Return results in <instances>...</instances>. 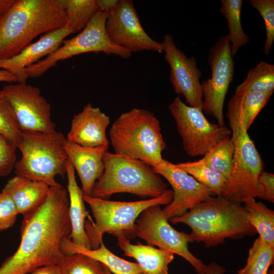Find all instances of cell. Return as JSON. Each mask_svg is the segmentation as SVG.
Segmentation results:
<instances>
[{
  "label": "cell",
  "mask_w": 274,
  "mask_h": 274,
  "mask_svg": "<svg viewBox=\"0 0 274 274\" xmlns=\"http://www.w3.org/2000/svg\"><path fill=\"white\" fill-rule=\"evenodd\" d=\"M119 0H96L99 11L107 14L114 10L117 7Z\"/></svg>",
  "instance_id": "39"
},
{
  "label": "cell",
  "mask_w": 274,
  "mask_h": 274,
  "mask_svg": "<svg viewBox=\"0 0 274 274\" xmlns=\"http://www.w3.org/2000/svg\"><path fill=\"white\" fill-rule=\"evenodd\" d=\"M73 31L67 23L64 26L41 36L17 54L7 59H0V70H6L18 79V83L26 82L28 79L24 70L27 67L41 60L61 45L64 39Z\"/></svg>",
  "instance_id": "17"
},
{
  "label": "cell",
  "mask_w": 274,
  "mask_h": 274,
  "mask_svg": "<svg viewBox=\"0 0 274 274\" xmlns=\"http://www.w3.org/2000/svg\"><path fill=\"white\" fill-rule=\"evenodd\" d=\"M219 11L227 20L231 53L232 57L239 49L249 42L248 36L244 32L241 23L242 0H221Z\"/></svg>",
  "instance_id": "25"
},
{
  "label": "cell",
  "mask_w": 274,
  "mask_h": 274,
  "mask_svg": "<svg viewBox=\"0 0 274 274\" xmlns=\"http://www.w3.org/2000/svg\"><path fill=\"white\" fill-rule=\"evenodd\" d=\"M136 236L151 246L177 254L187 261L197 274H206L207 265L193 255L188 244L194 242L190 234L179 231L169 223L160 206L147 208L135 222Z\"/></svg>",
  "instance_id": "11"
},
{
  "label": "cell",
  "mask_w": 274,
  "mask_h": 274,
  "mask_svg": "<svg viewBox=\"0 0 274 274\" xmlns=\"http://www.w3.org/2000/svg\"><path fill=\"white\" fill-rule=\"evenodd\" d=\"M274 89V65L260 61L247 72L245 80L238 85L234 93L269 92Z\"/></svg>",
  "instance_id": "28"
},
{
  "label": "cell",
  "mask_w": 274,
  "mask_h": 274,
  "mask_svg": "<svg viewBox=\"0 0 274 274\" xmlns=\"http://www.w3.org/2000/svg\"><path fill=\"white\" fill-rule=\"evenodd\" d=\"M169 221L189 226L193 242L202 243L208 248L222 244L227 238L242 239L257 233L243 206L223 196H211Z\"/></svg>",
  "instance_id": "3"
},
{
  "label": "cell",
  "mask_w": 274,
  "mask_h": 274,
  "mask_svg": "<svg viewBox=\"0 0 274 274\" xmlns=\"http://www.w3.org/2000/svg\"><path fill=\"white\" fill-rule=\"evenodd\" d=\"M104 170L95 182L92 196L103 198L118 193L154 198L167 189L166 184L153 168L143 162L107 151Z\"/></svg>",
  "instance_id": "7"
},
{
  "label": "cell",
  "mask_w": 274,
  "mask_h": 274,
  "mask_svg": "<svg viewBox=\"0 0 274 274\" xmlns=\"http://www.w3.org/2000/svg\"><path fill=\"white\" fill-rule=\"evenodd\" d=\"M67 190L50 187L44 201L23 216L21 240L16 252L0 266V274H27L46 265L58 264L64 256L61 243L70 239Z\"/></svg>",
  "instance_id": "1"
},
{
  "label": "cell",
  "mask_w": 274,
  "mask_h": 274,
  "mask_svg": "<svg viewBox=\"0 0 274 274\" xmlns=\"http://www.w3.org/2000/svg\"><path fill=\"white\" fill-rule=\"evenodd\" d=\"M118 245L125 256L134 258L145 274H168V265L174 254L138 242L130 244L128 238L119 236Z\"/></svg>",
  "instance_id": "22"
},
{
  "label": "cell",
  "mask_w": 274,
  "mask_h": 274,
  "mask_svg": "<svg viewBox=\"0 0 274 274\" xmlns=\"http://www.w3.org/2000/svg\"><path fill=\"white\" fill-rule=\"evenodd\" d=\"M0 82H6L9 83H18V79L11 73L5 70H0Z\"/></svg>",
  "instance_id": "41"
},
{
  "label": "cell",
  "mask_w": 274,
  "mask_h": 274,
  "mask_svg": "<svg viewBox=\"0 0 274 274\" xmlns=\"http://www.w3.org/2000/svg\"><path fill=\"white\" fill-rule=\"evenodd\" d=\"M22 131L19 128L13 108L0 90V134L12 141L18 147Z\"/></svg>",
  "instance_id": "32"
},
{
  "label": "cell",
  "mask_w": 274,
  "mask_h": 274,
  "mask_svg": "<svg viewBox=\"0 0 274 274\" xmlns=\"http://www.w3.org/2000/svg\"><path fill=\"white\" fill-rule=\"evenodd\" d=\"M208 62L211 77L201 83L203 98L201 109L203 112L216 118L218 124L223 126L224 100L234 73L228 35L221 36L211 48Z\"/></svg>",
  "instance_id": "12"
},
{
  "label": "cell",
  "mask_w": 274,
  "mask_h": 274,
  "mask_svg": "<svg viewBox=\"0 0 274 274\" xmlns=\"http://www.w3.org/2000/svg\"><path fill=\"white\" fill-rule=\"evenodd\" d=\"M258 182L260 189V198L274 202V175L262 171L259 175Z\"/></svg>",
  "instance_id": "37"
},
{
  "label": "cell",
  "mask_w": 274,
  "mask_h": 274,
  "mask_svg": "<svg viewBox=\"0 0 274 274\" xmlns=\"http://www.w3.org/2000/svg\"><path fill=\"white\" fill-rule=\"evenodd\" d=\"M50 188L44 183L16 175L8 181L2 191L11 198L18 214L24 216L44 201Z\"/></svg>",
  "instance_id": "21"
},
{
  "label": "cell",
  "mask_w": 274,
  "mask_h": 274,
  "mask_svg": "<svg viewBox=\"0 0 274 274\" xmlns=\"http://www.w3.org/2000/svg\"><path fill=\"white\" fill-rule=\"evenodd\" d=\"M110 123L109 116L88 103L80 112L74 115L65 138L83 147L109 146L106 130Z\"/></svg>",
  "instance_id": "18"
},
{
  "label": "cell",
  "mask_w": 274,
  "mask_h": 274,
  "mask_svg": "<svg viewBox=\"0 0 274 274\" xmlns=\"http://www.w3.org/2000/svg\"><path fill=\"white\" fill-rule=\"evenodd\" d=\"M168 109L182 139L184 150L191 157L204 155L231 136L230 128L211 123L201 108L187 105L179 95L169 104Z\"/></svg>",
  "instance_id": "10"
},
{
  "label": "cell",
  "mask_w": 274,
  "mask_h": 274,
  "mask_svg": "<svg viewBox=\"0 0 274 274\" xmlns=\"http://www.w3.org/2000/svg\"><path fill=\"white\" fill-rule=\"evenodd\" d=\"M106 29L113 43L131 53L145 50L163 52L162 43L151 38L144 29L131 0H119L116 8L107 14Z\"/></svg>",
  "instance_id": "14"
},
{
  "label": "cell",
  "mask_w": 274,
  "mask_h": 274,
  "mask_svg": "<svg viewBox=\"0 0 274 274\" xmlns=\"http://www.w3.org/2000/svg\"><path fill=\"white\" fill-rule=\"evenodd\" d=\"M267 274H274L273 268L268 270Z\"/></svg>",
  "instance_id": "43"
},
{
  "label": "cell",
  "mask_w": 274,
  "mask_h": 274,
  "mask_svg": "<svg viewBox=\"0 0 274 274\" xmlns=\"http://www.w3.org/2000/svg\"><path fill=\"white\" fill-rule=\"evenodd\" d=\"M112 274V273H111ZM143 274H145V273H143Z\"/></svg>",
  "instance_id": "44"
},
{
  "label": "cell",
  "mask_w": 274,
  "mask_h": 274,
  "mask_svg": "<svg viewBox=\"0 0 274 274\" xmlns=\"http://www.w3.org/2000/svg\"><path fill=\"white\" fill-rule=\"evenodd\" d=\"M67 23L56 0H15L0 17V59L17 54L37 37Z\"/></svg>",
  "instance_id": "2"
},
{
  "label": "cell",
  "mask_w": 274,
  "mask_h": 274,
  "mask_svg": "<svg viewBox=\"0 0 274 274\" xmlns=\"http://www.w3.org/2000/svg\"><path fill=\"white\" fill-rule=\"evenodd\" d=\"M274 261V249L258 236L249 249L246 263L237 274H267Z\"/></svg>",
  "instance_id": "29"
},
{
  "label": "cell",
  "mask_w": 274,
  "mask_h": 274,
  "mask_svg": "<svg viewBox=\"0 0 274 274\" xmlns=\"http://www.w3.org/2000/svg\"><path fill=\"white\" fill-rule=\"evenodd\" d=\"M153 169L163 177L173 188L172 200L162 209L168 220L183 215L214 194L191 176L166 160Z\"/></svg>",
  "instance_id": "16"
},
{
  "label": "cell",
  "mask_w": 274,
  "mask_h": 274,
  "mask_svg": "<svg viewBox=\"0 0 274 274\" xmlns=\"http://www.w3.org/2000/svg\"><path fill=\"white\" fill-rule=\"evenodd\" d=\"M63 147L67 159L80 178L83 195L92 196L94 185L104 172L103 156L109 146L86 147L65 138Z\"/></svg>",
  "instance_id": "19"
},
{
  "label": "cell",
  "mask_w": 274,
  "mask_h": 274,
  "mask_svg": "<svg viewBox=\"0 0 274 274\" xmlns=\"http://www.w3.org/2000/svg\"><path fill=\"white\" fill-rule=\"evenodd\" d=\"M177 167L191 176L217 196H222L227 179L200 159L192 162L175 164Z\"/></svg>",
  "instance_id": "27"
},
{
  "label": "cell",
  "mask_w": 274,
  "mask_h": 274,
  "mask_svg": "<svg viewBox=\"0 0 274 274\" xmlns=\"http://www.w3.org/2000/svg\"><path fill=\"white\" fill-rule=\"evenodd\" d=\"M106 12L99 11L88 24L77 36L64 40L54 51L37 62L27 67L24 73L27 78L40 77L61 60L81 54L102 52L122 58H129L131 53L113 43L106 29Z\"/></svg>",
  "instance_id": "9"
},
{
  "label": "cell",
  "mask_w": 274,
  "mask_h": 274,
  "mask_svg": "<svg viewBox=\"0 0 274 274\" xmlns=\"http://www.w3.org/2000/svg\"><path fill=\"white\" fill-rule=\"evenodd\" d=\"M234 145L230 139L221 142L200 160L228 179L232 167Z\"/></svg>",
  "instance_id": "31"
},
{
  "label": "cell",
  "mask_w": 274,
  "mask_h": 274,
  "mask_svg": "<svg viewBox=\"0 0 274 274\" xmlns=\"http://www.w3.org/2000/svg\"><path fill=\"white\" fill-rule=\"evenodd\" d=\"M250 3L263 19L266 33L264 52L268 55L274 41V1L251 0Z\"/></svg>",
  "instance_id": "34"
},
{
  "label": "cell",
  "mask_w": 274,
  "mask_h": 274,
  "mask_svg": "<svg viewBox=\"0 0 274 274\" xmlns=\"http://www.w3.org/2000/svg\"><path fill=\"white\" fill-rule=\"evenodd\" d=\"M65 137L61 132H22L18 145L21 153L14 168L16 175L44 183L50 187L62 186L55 180L64 178L67 157L63 147Z\"/></svg>",
  "instance_id": "8"
},
{
  "label": "cell",
  "mask_w": 274,
  "mask_h": 274,
  "mask_svg": "<svg viewBox=\"0 0 274 274\" xmlns=\"http://www.w3.org/2000/svg\"><path fill=\"white\" fill-rule=\"evenodd\" d=\"M17 146L0 134V177L10 174L16 162Z\"/></svg>",
  "instance_id": "35"
},
{
  "label": "cell",
  "mask_w": 274,
  "mask_h": 274,
  "mask_svg": "<svg viewBox=\"0 0 274 274\" xmlns=\"http://www.w3.org/2000/svg\"><path fill=\"white\" fill-rule=\"evenodd\" d=\"M2 90L13 108L22 132L56 131V125L51 119V105L39 88L26 82L13 83Z\"/></svg>",
  "instance_id": "13"
},
{
  "label": "cell",
  "mask_w": 274,
  "mask_h": 274,
  "mask_svg": "<svg viewBox=\"0 0 274 274\" xmlns=\"http://www.w3.org/2000/svg\"><path fill=\"white\" fill-rule=\"evenodd\" d=\"M161 43L165 59L170 66V81L175 92L182 94L189 106L201 108L203 96L199 79L202 73L196 59L187 57L181 51L170 34L164 36Z\"/></svg>",
  "instance_id": "15"
},
{
  "label": "cell",
  "mask_w": 274,
  "mask_h": 274,
  "mask_svg": "<svg viewBox=\"0 0 274 274\" xmlns=\"http://www.w3.org/2000/svg\"><path fill=\"white\" fill-rule=\"evenodd\" d=\"M114 153L137 159L156 168L164 163L166 144L160 123L153 113L133 108L123 113L109 131Z\"/></svg>",
  "instance_id": "5"
},
{
  "label": "cell",
  "mask_w": 274,
  "mask_h": 274,
  "mask_svg": "<svg viewBox=\"0 0 274 274\" xmlns=\"http://www.w3.org/2000/svg\"><path fill=\"white\" fill-rule=\"evenodd\" d=\"M18 214L11 198L3 192H0V231L13 226Z\"/></svg>",
  "instance_id": "36"
},
{
  "label": "cell",
  "mask_w": 274,
  "mask_h": 274,
  "mask_svg": "<svg viewBox=\"0 0 274 274\" xmlns=\"http://www.w3.org/2000/svg\"><path fill=\"white\" fill-rule=\"evenodd\" d=\"M73 33L83 29L99 11L96 0H56Z\"/></svg>",
  "instance_id": "26"
},
{
  "label": "cell",
  "mask_w": 274,
  "mask_h": 274,
  "mask_svg": "<svg viewBox=\"0 0 274 274\" xmlns=\"http://www.w3.org/2000/svg\"><path fill=\"white\" fill-rule=\"evenodd\" d=\"M244 203L249 222L261 239L274 249V211L255 198H249Z\"/></svg>",
  "instance_id": "24"
},
{
  "label": "cell",
  "mask_w": 274,
  "mask_h": 274,
  "mask_svg": "<svg viewBox=\"0 0 274 274\" xmlns=\"http://www.w3.org/2000/svg\"><path fill=\"white\" fill-rule=\"evenodd\" d=\"M226 116L234 152L232 170L222 196L242 204L249 198H260L258 178L263 163L246 127L239 93H234L229 100Z\"/></svg>",
  "instance_id": "4"
},
{
  "label": "cell",
  "mask_w": 274,
  "mask_h": 274,
  "mask_svg": "<svg viewBox=\"0 0 274 274\" xmlns=\"http://www.w3.org/2000/svg\"><path fill=\"white\" fill-rule=\"evenodd\" d=\"M64 255L80 253L98 261L114 274H143V271L137 263L125 260L111 252L103 242L95 249H88L76 245L70 239L65 238L61 243Z\"/></svg>",
  "instance_id": "23"
},
{
  "label": "cell",
  "mask_w": 274,
  "mask_h": 274,
  "mask_svg": "<svg viewBox=\"0 0 274 274\" xmlns=\"http://www.w3.org/2000/svg\"><path fill=\"white\" fill-rule=\"evenodd\" d=\"M15 0H0V17L11 8Z\"/></svg>",
  "instance_id": "42"
},
{
  "label": "cell",
  "mask_w": 274,
  "mask_h": 274,
  "mask_svg": "<svg viewBox=\"0 0 274 274\" xmlns=\"http://www.w3.org/2000/svg\"><path fill=\"white\" fill-rule=\"evenodd\" d=\"M239 93L241 95V110L246 127L248 130L258 114L267 104L273 92H248Z\"/></svg>",
  "instance_id": "33"
},
{
  "label": "cell",
  "mask_w": 274,
  "mask_h": 274,
  "mask_svg": "<svg viewBox=\"0 0 274 274\" xmlns=\"http://www.w3.org/2000/svg\"><path fill=\"white\" fill-rule=\"evenodd\" d=\"M226 270L223 266L215 262H211L207 265L206 274H225Z\"/></svg>",
  "instance_id": "40"
},
{
  "label": "cell",
  "mask_w": 274,
  "mask_h": 274,
  "mask_svg": "<svg viewBox=\"0 0 274 274\" xmlns=\"http://www.w3.org/2000/svg\"><path fill=\"white\" fill-rule=\"evenodd\" d=\"M67 178V191L69 199V217L71 225L70 239L74 244L91 249L90 243L85 229V219L89 216L86 210L81 188L75 177V170L67 159L66 164Z\"/></svg>",
  "instance_id": "20"
},
{
  "label": "cell",
  "mask_w": 274,
  "mask_h": 274,
  "mask_svg": "<svg viewBox=\"0 0 274 274\" xmlns=\"http://www.w3.org/2000/svg\"><path fill=\"white\" fill-rule=\"evenodd\" d=\"M58 265L61 274H111L104 264L80 253L64 255Z\"/></svg>",
  "instance_id": "30"
},
{
  "label": "cell",
  "mask_w": 274,
  "mask_h": 274,
  "mask_svg": "<svg viewBox=\"0 0 274 274\" xmlns=\"http://www.w3.org/2000/svg\"><path fill=\"white\" fill-rule=\"evenodd\" d=\"M173 196V191L170 189H166L156 197L133 201H111L84 195V201L89 206L95 219L94 222L89 215L88 220L85 223L91 249L99 247L105 233L116 237H135V222L141 213L153 206L168 204L172 200Z\"/></svg>",
  "instance_id": "6"
},
{
  "label": "cell",
  "mask_w": 274,
  "mask_h": 274,
  "mask_svg": "<svg viewBox=\"0 0 274 274\" xmlns=\"http://www.w3.org/2000/svg\"><path fill=\"white\" fill-rule=\"evenodd\" d=\"M27 274H61V272L58 264H53L38 267Z\"/></svg>",
  "instance_id": "38"
}]
</instances>
